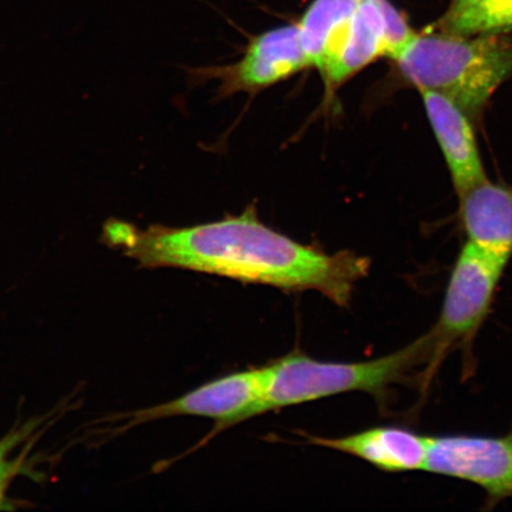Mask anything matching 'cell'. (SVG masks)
Here are the masks:
<instances>
[{"label": "cell", "mask_w": 512, "mask_h": 512, "mask_svg": "<svg viewBox=\"0 0 512 512\" xmlns=\"http://www.w3.org/2000/svg\"><path fill=\"white\" fill-rule=\"evenodd\" d=\"M124 254L144 268H181L287 293L317 291L339 307L350 304L370 268L366 256L328 254L275 232L255 209L194 227H136Z\"/></svg>", "instance_id": "1"}, {"label": "cell", "mask_w": 512, "mask_h": 512, "mask_svg": "<svg viewBox=\"0 0 512 512\" xmlns=\"http://www.w3.org/2000/svg\"><path fill=\"white\" fill-rule=\"evenodd\" d=\"M432 357L433 342L428 331L405 348L367 362H319L302 352H292L264 367L260 399L242 416V421L349 392L370 394L384 405L390 389L411 380L418 369L424 368L421 375L424 374Z\"/></svg>", "instance_id": "2"}, {"label": "cell", "mask_w": 512, "mask_h": 512, "mask_svg": "<svg viewBox=\"0 0 512 512\" xmlns=\"http://www.w3.org/2000/svg\"><path fill=\"white\" fill-rule=\"evenodd\" d=\"M415 32L388 0H361L348 40L334 66L323 76L330 93L380 57H394Z\"/></svg>", "instance_id": "7"}, {"label": "cell", "mask_w": 512, "mask_h": 512, "mask_svg": "<svg viewBox=\"0 0 512 512\" xmlns=\"http://www.w3.org/2000/svg\"><path fill=\"white\" fill-rule=\"evenodd\" d=\"M510 259V255L466 241L448 279L437 322L428 330L433 357L421 377L422 389L430 386L450 352L460 350L465 357L470 354L479 330L490 315Z\"/></svg>", "instance_id": "4"}, {"label": "cell", "mask_w": 512, "mask_h": 512, "mask_svg": "<svg viewBox=\"0 0 512 512\" xmlns=\"http://www.w3.org/2000/svg\"><path fill=\"white\" fill-rule=\"evenodd\" d=\"M302 434L311 445L350 454L389 473L426 471L432 437L401 426L369 428L337 439Z\"/></svg>", "instance_id": "9"}, {"label": "cell", "mask_w": 512, "mask_h": 512, "mask_svg": "<svg viewBox=\"0 0 512 512\" xmlns=\"http://www.w3.org/2000/svg\"><path fill=\"white\" fill-rule=\"evenodd\" d=\"M264 380V367L235 373L222 379L204 384L192 390L182 398L163 403V405L140 409L126 413L123 418L127 424L121 431L146 422L175 418V416H204L216 421V424L200 445L189 453L198 450L209 440L228 428L240 424L242 416L260 399Z\"/></svg>", "instance_id": "6"}, {"label": "cell", "mask_w": 512, "mask_h": 512, "mask_svg": "<svg viewBox=\"0 0 512 512\" xmlns=\"http://www.w3.org/2000/svg\"><path fill=\"white\" fill-rule=\"evenodd\" d=\"M439 28L447 34L489 35L512 28V0H452Z\"/></svg>", "instance_id": "13"}, {"label": "cell", "mask_w": 512, "mask_h": 512, "mask_svg": "<svg viewBox=\"0 0 512 512\" xmlns=\"http://www.w3.org/2000/svg\"><path fill=\"white\" fill-rule=\"evenodd\" d=\"M426 472L482 489L486 507L512 499V430L504 435H432Z\"/></svg>", "instance_id": "5"}, {"label": "cell", "mask_w": 512, "mask_h": 512, "mask_svg": "<svg viewBox=\"0 0 512 512\" xmlns=\"http://www.w3.org/2000/svg\"><path fill=\"white\" fill-rule=\"evenodd\" d=\"M47 418L31 419L24 425L12 430L0 440V510H15L16 503L8 497L10 485L21 475L32 476L27 462L32 444L16 454L17 448L28 441L37 438V431L44 425Z\"/></svg>", "instance_id": "14"}, {"label": "cell", "mask_w": 512, "mask_h": 512, "mask_svg": "<svg viewBox=\"0 0 512 512\" xmlns=\"http://www.w3.org/2000/svg\"><path fill=\"white\" fill-rule=\"evenodd\" d=\"M394 61L416 88L448 96L475 118L512 76V43L491 34H415Z\"/></svg>", "instance_id": "3"}, {"label": "cell", "mask_w": 512, "mask_h": 512, "mask_svg": "<svg viewBox=\"0 0 512 512\" xmlns=\"http://www.w3.org/2000/svg\"><path fill=\"white\" fill-rule=\"evenodd\" d=\"M467 241L512 256V187L488 178L460 195Z\"/></svg>", "instance_id": "11"}, {"label": "cell", "mask_w": 512, "mask_h": 512, "mask_svg": "<svg viewBox=\"0 0 512 512\" xmlns=\"http://www.w3.org/2000/svg\"><path fill=\"white\" fill-rule=\"evenodd\" d=\"M309 67L296 23L255 37L238 63L216 72L222 80V92L230 95L259 92Z\"/></svg>", "instance_id": "8"}, {"label": "cell", "mask_w": 512, "mask_h": 512, "mask_svg": "<svg viewBox=\"0 0 512 512\" xmlns=\"http://www.w3.org/2000/svg\"><path fill=\"white\" fill-rule=\"evenodd\" d=\"M361 0H315L298 23L311 67L329 72L348 40Z\"/></svg>", "instance_id": "12"}, {"label": "cell", "mask_w": 512, "mask_h": 512, "mask_svg": "<svg viewBox=\"0 0 512 512\" xmlns=\"http://www.w3.org/2000/svg\"><path fill=\"white\" fill-rule=\"evenodd\" d=\"M459 2H471V0H459Z\"/></svg>", "instance_id": "16"}, {"label": "cell", "mask_w": 512, "mask_h": 512, "mask_svg": "<svg viewBox=\"0 0 512 512\" xmlns=\"http://www.w3.org/2000/svg\"><path fill=\"white\" fill-rule=\"evenodd\" d=\"M431 126L443 151L458 195L488 178L470 117L448 96L419 89Z\"/></svg>", "instance_id": "10"}, {"label": "cell", "mask_w": 512, "mask_h": 512, "mask_svg": "<svg viewBox=\"0 0 512 512\" xmlns=\"http://www.w3.org/2000/svg\"><path fill=\"white\" fill-rule=\"evenodd\" d=\"M136 226L132 223L111 219L105 222L102 228L101 242L107 247L124 249L132 239Z\"/></svg>", "instance_id": "15"}]
</instances>
